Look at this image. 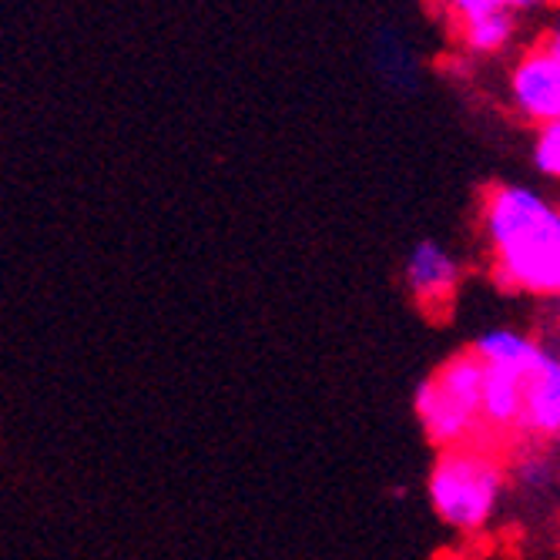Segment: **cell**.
<instances>
[{"mask_svg":"<svg viewBox=\"0 0 560 560\" xmlns=\"http://www.w3.org/2000/svg\"><path fill=\"white\" fill-rule=\"evenodd\" d=\"M456 560H460V557H456Z\"/></svg>","mask_w":560,"mask_h":560,"instance_id":"obj_13","label":"cell"},{"mask_svg":"<svg viewBox=\"0 0 560 560\" xmlns=\"http://www.w3.org/2000/svg\"><path fill=\"white\" fill-rule=\"evenodd\" d=\"M477 238L500 292L560 302V198L521 178L487 182L477 195Z\"/></svg>","mask_w":560,"mask_h":560,"instance_id":"obj_1","label":"cell"},{"mask_svg":"<svg viewBox=\"0 0 560 560\" xmlns=\"http://www.w3.org/2000/svg\"><path fill=\"white\" fill-rule=\"evenodd\" d=\"M511 477L497 456L480 443L440 450L427 477V500L443 527L477 537L500 517Z\"/></svg>","mask_w":560,"mask_h":560,"instance_id":"obj_2","label":"cell"},{"mask_svg":"<svg viewBox=\"0 0 560 560\" xmlns=\"http://www.w3.org/2000/svg\"><path fill=\"white\" fill-rule=\"evenodd\" d=\"M399 279H402V289L410 292V299L427 316L443 319L456 305V295L464 289L467 266L440 238H420L402 256Z\"/></svg>","mask_w":560,"mask_h":560,"instance_id":"obj_5","label":"cell"},{"mask_svg":"<svg viewBox=\"0 0 560 560\" xmlns=\"http://www.w3.org/2000/svg\"><path fill=\"white\" fill-rule=\"evenodd\" d=\"M370 65H373L376 78L396 94H417L423 88V61L417 55V47L393 24H383L373 34Z\"/></svg>","mask_w":560,"mask_h":560,"instance_id":"obj_7","label":"cell"},{"mask_svg":"<svg viewBox=\"0 0 560 560\" xmlns=\"http://www.w3.org/2000/svg\"><path fill=\"white\" fill-rule=\"evenodd\" d=\"M483 376L487 366L474 349L453 352L413 393L420 430L436 450L480 443L483 427Z\"/></svg>","mask_w":560,"mask_h":560,"instance_id":"obj_3","label":"cell"},{"mask_svg":"<svg viewBox=\"0 0 560 560\" xmlns=\"http://www.w3.org/2000/svg\"><path fill=\"white\" fill-rule=\"evenodd\" d=\"M503 108L517 125L537 131L560 118V55L537 40L514 50L503 71Z\"/></svg>","mask_w":560,"mask_h":560,"instance_id":"obj_4","label":"cell"},{"mask_svg":"<svg viewBox=\"0 0 560 560\" xmlns=\"http://www.w3.org/2000/svg\"><path fill=\"white\" fill-rule=\"evenodd\" d=\"M540 47L553 50V55H560V4L547 11V21L540 24V34L534 37Z\"/></svg>","mask_w":560,"mask_h":560,"instance_id":"obj_11","label":"cell"},{"mask_svg":"<svg viewBox=\"0 0 560 560\" xmlns=\"http://www.w3.org/2000/svg\"><path fill=\"white\" fill-rule=\"evenodd\" d=\"M530 373L487 366L483 376V427L493 436H511L524 417V383Z\"/></svg>","mask_w":560,"mask_h":560,"instance_id":"obj_8","label":"cell"},{"mask_svg":"<svg viewBox=\"0 0 560 560\" xmlns=\"http://www.w3.org/2000/svg\"><path fill=\"white\" fill-rule=\"evenodd\" d=\"M550 446H553V470H557V480H560V433L550 440Z\"/></svg>","mask_w":560,"mask_h":560,"instance_id":"obj_12","label":"cell"},{"mask_svg":"<svg viewBox=\"0 0 560 560\" xmlns=\"http://www.w3.org/2000/svg\"><path fill=\"white\" fill-rule=\"evenodd\" d=\"M430 4L440 11V18L446 21V27L470 21L477 14H490V11H506V14H517L521 21L540 18L550 8H557L560 0H430Z\"/></svg>","mask_w":560,"mask_h":560,"instance_id":"obj_9","label":"cell"},{"mask_svg":"<svg viewBox=\"0 0 560 560\" xmlns=\"http://www.w3.org/2000/svg\"><path fill=\"white\" fill-rule=\"evenodd\" d=\"M530 168L544 182L560 185V118L534 131V138H530Z\"/></svg>","mask_w":560,"mask_h":560,"instance_id":"obj_10","label":"cell"},{"mask_svg":"<svg viewBox=\"0 0 560 560\" xmlns=\"http://www.w3.org/2000/svg\"><path fill=\"white\" fill-rule=\"evenodd\" d=\"M450 34H453L464 58L490 61V58L514 55L521 37H524V21L517 14H506V11H490V14H477L470 21L453 24Z\"/></svg>","mask_w":560,"mask_h":560,"instance_id":"obj_6","label":"cell"}]
</instances>
